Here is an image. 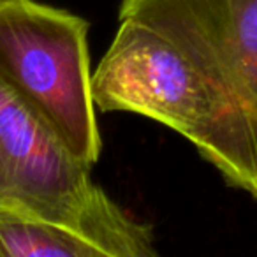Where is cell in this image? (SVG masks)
I'll return each mask as SVG.
<instances>
[{"mask_svg":"<svg viewBox=\"0 0 257 257\" xmlns=\"http://www.w3.org/2000/svg\"><path fill=\"white\" fill-rule=\"evenodd\" d=\"M88 23L37 0H0V83L92 168L100 157Z\"/></svg>","mask_w":257,"mask_h":257,"instance_id":"obj_3","label":"cell"},{"mask_svg":"<svg viewBox=\"0 0 257 257\" xmlns=\"http://www.w3.org/2000/svg\"><path fill=\"white\" fill-rule=\"evenodd\" d=\"M102 113H136L182 134L227 182L252 194L257 147L245 120L171 39L123 18L92 76Z\"/></svg>","mask_w":257,"mask_h":257,"instance_id":"obj_1","label":"cell"},{"mask_svg":"<svg viewBox=\"0 0 257 257\" xmlns=\"http://www.w3.org/2000/svg\"><path fill=\"white\" fill-rule=\"evenodd\" d=\"M0 257H106V253L64 224L0 210Z\"/></svg>","mask_w":257,"mask_h":257,"instance_id":"obj_5","label":"cell"},{"mask_svg":"<svg viewBox=\"0 0 257 257\" xmlns=\"http://www.w3.org/2000/svg\"><path fill=\"white\" fill-rule=\"evenodd\" d=\"M0 210L58 222L106 257H154L148 225L127 215L90 178V166L0 83Z\"/></svg>","mask_w":257,"mask_h":257,"instance_id":"obj_2","label":"cell"},{"mask_svg":"<svg viewBox=\"0 0 257 257\" xmlns=\"http://www.w3.org/2000/svg\"><path fill=\"white\" fill-rule=\"evenodd\" d=\"M118 18L183 50L245 120L257 147V0H121Z\"/></svg>","mask_w":257,"mask_h":257,"instance_id":"obj_4","label":"cell"},{"mask_svg":"<svg viewBox=\"0 0 257 257\" xmlns=\"http://www.w3.org/2000/svg\"><path fill=\"white\" fill-rule=\"evenodd\" d=\"M252 194L257 197V182H255V185H253V190H252Z\"/></svg>","mask_w":257,"mask_h":257,"instance_id":"obj_6","label":"cell"}]
</instances>
